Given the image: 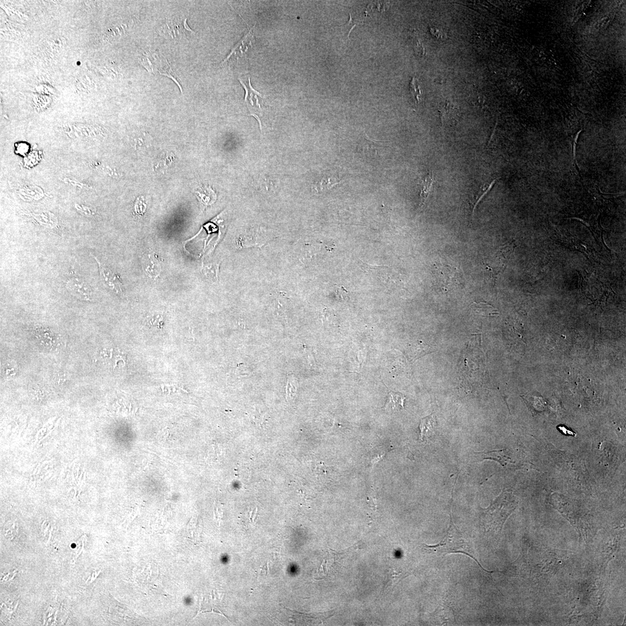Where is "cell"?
Masks as SVG:
<instances>
[{"mask_svg": "<svg viewBox=\"0 0 626 626\" xmlns=\"http://www.w3.org/2000/svg\"><path fill=\"white\" fill-rule=\"evenodd\" d=\"M517 505V501L512 493L503 491L501 493L489 507L482 511L481 522L486 531L500 532Z\"/></svg>", "mask_w": 626, "mask_h": 626, "instance_id": "obj_1", "label": "cell"}, {"mask_svg": "<svg viewBox=\"0 0 626 626\" xmlns=\"http://www.w3.org/2000/svg\"><path fill=\"white\" fill-rule=\"evenodd\" d=\"M423 550L429 554L436 556L450 554V553H462L475 560L480 567L484 569L474 556L475 553H474L471 540L460 532V530L454 525L452 520L444 538L436 545L424 544Z\"/></svg>", "mask_w": 626, "mask_h": 626, "instance_id": "obj_2", "label": "cell"}, {"mask_svg": "<svg viewBox=\"0 0 626 626\" xmlns=\"http://www.w3.org/2000/svg\"><path fill=\"white\" fill-rule=\"evenodd\" d=\"M159 32L165 37L172 39L187 38L194 34L187 24V18L183 19L182 16H175L167 20Z\"/></svg>", "mask_w": 626, "mask_h": 626, "instance_id": "obj_3", "label": "cell"}, {"mask_svg": "<svg viewBox=\"0 0 626 626\" xmlns=\"http://www.w3.org/2000/svg\"><path fill=\"white\" fill-rule=\"evenodd\" d=\"M256 24L252 28L249 29V32L244 35L241 40L240 41L235 47L232 49L231 52L228 55V57L225 59L222 64H229L232 61H235L236 59L242 57L245 52L248 50L250 46L252 44V41L254 39L253 33H254V29L255 28Z\"/></svg>", "mask_w": 626, "mask_h": 626, "instance_id": "obj_4", "label": "cell"}, {"mask_svg": "<svg viewBox=\"0 0 626 626\" xmlns=\"http://www.w3.org/2000/svg\"><path fill=\"white\" fill-rule=\"evenodd\" d=\"M439 111L443 126H452L459 119V110L452 102L447 100L441 104Z\"/></svg>", "mask_w": 626, "mask_h": 626, "instance_id": "obj_5", "label": "cell"}, {"mask_svg": "<svg viewBox=\"0 0 626 626\" xmlns=\"http://www.w3.org/2000/svg\"><path fill=\"white\" fill-rule=\"evenodd\" d=\"M95 259H96L98 263L101 278L105 286H107L108 288H109L112 291H115L117 294H121L122 292V284L120 278L114 273L111 272L110 269L102 265L97 258H95Z\"/></svg>", "mask_w": 626, "mask_h": 626, "instance_id": "obj_6", "label": "cell"}, {"mask_svg": "<svg viewBox=\"0 0 626 626\" xmlns=\"http://www.w3.org/2000/svg\"><path fill=\"white\" fill-rule=\"evenodd\" d=\"M434 183L433 174L431 171H430L426 174V176L424 177V179L421 180L420 193V200L419 208H418V212H420L423 209L425 204L427 203L431 192H432Z\"/></svg>", "mask_w": 626, "mask_h": 626, "instance_id": "obj_7", "label": "cell"}, {"mask_svg": "<svg viewBox=\"0 0 626 626\" xmlns=\"http://www.w3.org/2000/svg\"><path fill=\"white\" fill-rule=\"evenodd\" d=\"M436 426V417L434 414L421 419L419 426L421 439L422 441H427L432 437Z\"/></svg>", "mask_w": 626, "mask_h": 626, "instance_id": "obj_8", "label": "cell"}, {"mask_svg": "<svg viewBox=\"0 0 626 626\" xmlns=\"http://www.w3.org/2000/svg\"><path fill=\"white\" fill-rule=\"evenodd\" d=\"M68 288L74 295L80 296L81 298L90 300L91 296V290L84 282H81L78 279H71L68 283Z\"/></svg>", "mask_w": 626, "mask_h": 626, "instance_id": "obj_9", "label": "cell"}, {"mask_svg": "<svg viewBox=\"0 0 626 626\" xmlns=\"http://www.w3.org/2000/svg\"><path fill=\"white\" fill-rule=\"evenodd\" d=\"M203 531V523L199 522L197 519L194 520L193 518L188 523L186 528V536L187 538L193 542L194 543L197 544L202 540V534Z\"/></svg>", "mask_w": 626, "mask_h": 626, "instance_id": "obj_10", "label": "cell"}, {"mask_svg": "<svg viewBox=\"0 0 626 626\" xmlns=\"http://www.w3.org/2000/svg\"><path fill=\"white\" fill-rule=\"evenodd\" d=\"M143 266L145 272L151 278H156L159 276L161 266L157 259L153 255L149 254L144 256Z\"/></svg>", "mask_w": 626, "mask_h": 626, "instance_id": "obj_11", "label": "cell"}, {"mask_svg": "<svg viewBox=\"0 0 626 626\" xmlns=\"http://www.w3.org/2000/svg\"><path fill=\"white\" fill-rule=\"evenodd\" d=\"M495 182L496 180H493L491 183L488 184V186H486L485 184H484V185L481 186L477 192L473 193L472 196H471L469 204L471 209H472V216L471 217H472V219L478 204L480 202V201L483 199L484 197L486 196L487 193L490 192L493 186L495 185Z\"/></svg>", "mask_w": 626, "mask_h": 626, "instance_id": "obj_12", "label": "cell"}, {"mask_svg": "<svg viewBox=\"0 0 626 626\" xmlns=\"http://www.w3.org/2000/svg\"><path fill=\"white\" fill-rule=\"evenodd\" d=\"M405 400V397L403 394L391 391L388 394L385 409L390 411L403 410L404 408Z\"/></svg>", "mask_w": 626, "mask_h": 626, "instance_id": "obj_13", "label": "cell"}, {"mask_svg": "<svg viewBox=\"0 0 626 626\" xmlns=\"http://www.w3.org/2000/svg\"><path fill=\"white\" fill-rule=\"evenodd\" d=\"M196 195L203 206L211 205L215 202L216 196L210 187H202L196 192Z\"/></svg>", "mask_w": 626, "mask_h": 626, "instance_id": "obj_14", "label": "cell"}, {"mask_svg": "<svg viewBox=\"0 0 626 626\" xmlns=\"http://www.w3.org/2000/svg\"><path fill=\"white\" fill-rule=\"evenodd\" d=\"M410 92L415 105L419 108L422 100V92L418 79L413 77L410 83Z\"/></svg>", "mask_w": 626, "mask_h": 626, "instance_id": "obj_15", "label": "cell"}, {"mask_svg": "<svg viewBox=\"0 0 626 626\" xmlns=\"http://www.w3.org/2000/svg\"><path fill=\"white\" fill-rule=\"evenodd\" d=\"M403 577V573L402 572L398 573L394 571V569H390L386 575V578L383 586V591L390 586L393 585L395 582L400 581L401 578Z\"/></svg>", "mask_w": 626, "mask_h": 626, "instance_id": "obj_16", "label": "cell"}, {"mask_svg": "<svg viewBox=\"0 0 626 626\" xmlns=\"http://www.w3.org/2000/svg\"><path fill=\"white\" fill-rule=\"evenodd\" d=\"M297 387L298 382L295 381L292 377H289L286 388V399L288 401L294 400L296 390H297Z\"/></svg>", "mask_w": 626, "mask_h": 626, "instance_id": "obj_17", "label": "cell"}, {"mask_svg": "<svg viewBox=\"0 0 626 626\" xmlns=\"http://www.w3.org/2000/svg\"><path fill=\"white\" fill-rule=\"evenodd\" d=\"M342 181L338 177L330 176L324 177L319 183V190H329L337 184H340Z\"/></svg>", "mask_w": 626, "mask_h": 626, "instance_id": "obj_18", "label": "cell"}, {"mask_svg": "<svg viewBox=\"0 0 626 626\" xmlns=\"http://www.w3.org/2000/svg\"><path fill=\"white\" fill-rule=\"evenodd\" d=\"M203 273L206 275L208 278L215 281L217 279V272H218V266L216 265H206L203 266Z\"/></svg>", "mask_w": 626, "mask_h": 626, "instance_id": "obj_19", "label": "cell"}, {"mask_svg": "<svg viewBox=\"0 0 626 626\" xmlns=\"http://www.w3.org/2000/svg\"><path fill=\"white\" fill-rule=\"evenodd\" d=\"M123 31L124 26H118V27L115 28L113 29H111L110 31H108L106 35L105 36H106V37L108 39V40H114V39L118 38L120 37V35L124 32Z\"/></svg>", "mask_w": 626, "mask_h": 626, "instance_id": "obj_20", "label": "cell"}, {"mask_svg": "<svg viewBox=\"0 0 626 626\" xmlns=\"http://www.w3.org/2000/svg\"><path fill=\"white\" fill-rule=\"evenodd\" d=\"M413 45L416 54L420 56V57H423L425 55V49L423 45L420 43L419 39H418L417 36H415L413 38Z\"/></svg>", "mask_w": 626, "mask_h": 626, "instance_id": "obj_21", "label": "cell"}, {"mask_svg": "<svg viewBox=\"0 0 626 626\" xmlns=\"http://www.w3.org/2000/svg\"><path fill=\"white\" fill-rule=\"evenodd\" d=\"M430 30L431 34L438 39L444 40L447 38L446 33L444 32L442 29L432 26V27L430 28Z\"/></svg>", "mask_w": 626, "mask_h": 626, "instance_id": "obj_22", "label": "cell"}, {"mask_svg": "<svg viewBox=\"0 0 626 626\" xmlns=\"http://www.w3.org/2000/svg\"><path fill=\"white\" fill-rule=\"evenodd\" d=\"M223 508L221 505L219 504H215V508H214V516L216 519L218 524L220 526L223 517Z\"/></svg>", "mask_w": 626, "mask_h": 626, "instance_id": "obj_23", "label": "cell"}, {"mask_svg": "<svg viewBox=\"0 0 626 626\" xmlns=\"http://www.w3.org/2000/svg\"><path fill=\"white\" fill-rule=\"evenodd\" d=\"M580 133H581V131L579 132V133H578L577 135H576V138H575L574 141H573V143H572V147H573V166H574V167H575V169L576 170V171H578V173L579 174V175H581V173H580V170H579V167H578V163H577V161H576V143H577V140L578 139V137H579V135Z\"/></svg>", "mask_w": 626, "mask_h": 626, "instance_id": "obj_24", "label": "cell"}]
</instances>
